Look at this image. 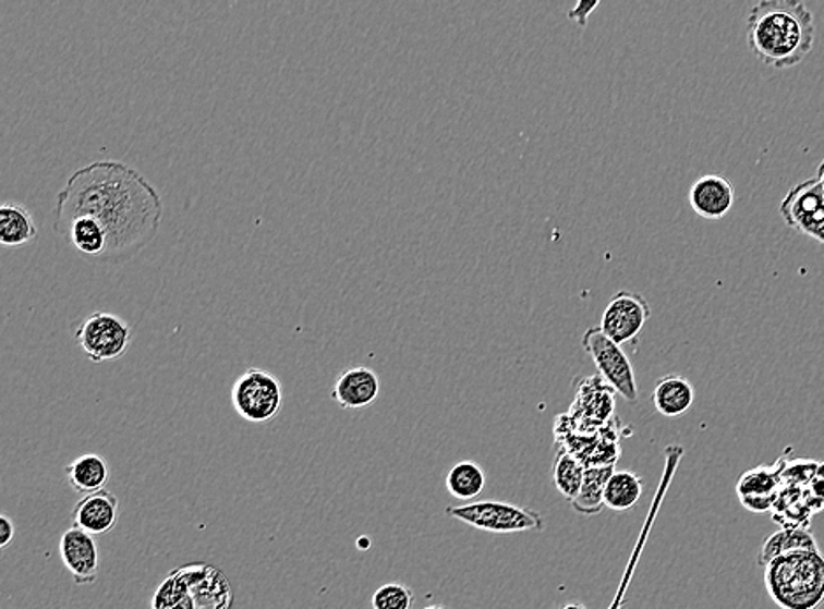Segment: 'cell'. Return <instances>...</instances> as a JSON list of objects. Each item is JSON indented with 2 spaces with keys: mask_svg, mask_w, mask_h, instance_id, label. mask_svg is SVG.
Listing matches in <instances>:
<instances>
[{
  "mask_svg": "<svg viewBox=\"0 0 824 609\" xmlns=\"http://www.w3.org/2000/svg\"><path fill=\"white\" fill-rule=\"evenodd\" d=\"M53 215L54 231L77 217L96 218L108 235L102 263H123L155 240L163 206L140 171L120 160H97L69 176Z\"/></svg>",
  "mask_w": 824,
  "mask_h": 609,
  "instance_id": "6da1fadb",
  "label": "cell"
},
{
  "mask_svg": "<svg viewBox=\"0 0 824 609\" xmlns=\"http://www.w3.org/2000/svg\"><path fill=\"white\" fill-rule=\"evenodd\" d=\"M814 41V14L803 2L763 0L749 13V50L768 68H795L811 53Z\"/></svg>",
  "mask_w": 824,
  "mask_h": 609,
  "instance_id": "7a4b0ae2",
  "label": "cell"
},
{
  "mask_svg": "<svg viewBox=\"0 0 824 609\" xmlns=\"http://www.w3.org/2000/svg\"><path fill=\"white\" fill-rule=\"evenodd\" d=\"M765 587L783 609H815L824 600V556L821 550L786 553L765 565Z\"/></svg>",
  "mask_w": 824,
  "mask_h": 609,
  "instance_id": "3957f363",
  "label": "cell"
},
{
  "mask_svg": "<svg viewBox=\"0 0 824 609\" xmlns=\"http://www.w3.org/2000/svg\"><path fill=\"white\" fill-rule=\"evenodd\" d=\"M445 513L476 531L493 534H519L544 531L545 519L538 511L501 501H476L449 506Z\"/></svg>",
  "mask_w": 824,
  "mask_h": 609,
  "instance_id": "277c9868",
  "label": "cell"
},
{
  "mask_svg": "<svg viewBox=\"0 0 824 609\" xmlns=\"http://www.w3.org/2000/svg\"><path fill=\"white\" fill-rule=\"evenodd\" d=\"M231 401L240 418L266 425L281 413L283 385L268 370L250 367L232 385Z\"/></svg>",
  "mask_w": 824,
  "mask_h": 609,
  "instance_id": "5b68a950",
  "label": "cell"
},
{
  "mask_svg": "<svg viewBox=\"0 0 824 609\" xmlns=\"http://www.w3.org/2000/svg\"><path fill=\"white\" fill-rule=\"evenodd\" d=\"M76 341L94 364L117 361L131 348L132 327L113 313L94 312L77 327Z\"/></svg>",
  "mask_w": 824,
  "mask_h": 609,
  "instance_id": "8992f818",
  "label": "cell"
},
{
  "mask_svg": "<svg viewBox=\"0 0 824 609\" xmlns=\"http://www.w3.org/2000/svg\"><path fill=\"white\" fill-rule=\"evenodd\" d=\"M582 348L593 358L603 381L610 385L614 392L619 393L625 401H639L633 366L621 344L614 343L599 327H593L582 338Z\"/></svg>",
  "mask_w": 824,
  "mask_h": 609,
  "instance_id": "52a82bcc",
  "label": "cell"
},
{
  "mask_svg": "<svg viewBox=\"0 0 824 609\" xmlns=\"http://www.w3.org/2000/svg\"><path fill=\"white\" fill-rule=\"evenodd\" d=\"M779 209L789 229L824 244V188L820 181L809 178L792 185Z\"/></svg>",
  "mask_w": 824,
  "mask_h": 609,
  "instance_id": "ba28073f",
  "label": "cell"
},
{
  "mask_svg": "<svg viewBox=\"0 0 824 609\" xmlns=\"http://www.w3.org/2000/svg\"><path fill=\"white\" fill-rule=\"evenodd\" d=\"M684 456V447L680 444H670L665 448V470H663L662 479L657 485L656 494H654L653 504L649 508L647 516L643 522L642 531H640L639 539L634 545L633 551H631L630 560L626 565L625 576H622L621 585L617 588L616 597L611 600V605L607 609H622L626 605V594H628V587H630L631 580H633L634 569L639 565L640 557H642L643 548L647 545L649 536L653 531L654 524H656L657 513L662 510L663 502H665L666 494L670 490L671 482H674L675 473L679 470L680 461Z\"/></svg>",
  "mask_w": 824,
  "mask_h": 609,
  "instance_id": "9c48e42d",
  "label": "cell"
},
{
  "mask_svg": "<svg viewBox=\"0 0 824 609\" xmlns=\"http://www.w3.org/2000/svg\"><path fill=\"white\" fill-rule=\"evenodd\" d=\"M651 318V306L645 297L633 292H617L605 307L599 329L617 344L631 343L639 338Z\"/></svg>",
  "mask_w": 824,
  "mask_h": 609,
  "instance_id": "30bf717a",
  "label": "cell"
},
{
  "mask_svg": "<svg viewBox=\"0 0 824 609\" xmlns=\"http://www.w3.org/2000/svg\"><path fill=\"white\" fill-rule=\"evenodd\" d=\"M59 551L76 585H90L96 582L100 569V551L96 537L82 528H68L60 537Z\"/></svg>",
  "mask_w": 824,
  "mask_h": 609,
  "instance_id": "8fae6325",
  "label": "cell"
},
{
  "mask_svg": "<svg viewBox=\"0 0 824 609\" xmlns=\"http://www.w3.org/2000/svg\"><path fill=\"white\" fill-rule=\"evenodd\" d=\"M183 574L197 609H231L234 594L220 569L208 564L183 565Z\"/></svg>",
  "mask_w": 824,
  "mask_h": 609,
  "instance_id": "7c38bea8",
  "label": "cell"
},
{
  "mask_svg": "<svg viewBox=\"0 0 824 609\" xmlns=\"http://www.w3.org/2000/svg\"><path fill=\"white\" fill-rule=\"evenodd\" d=\"M380 390V378L372 367L355 366L344 369L336 378L331 398L341 410H366L375 404Z\"/></svg>",
  "mask_w": 824,
  "mask_h": 609,
  "instance_id": "4fadbf2b",
  "label": "cell"
},
{
  "mask_svg": "<svg viewBox=\"0 0 824 609\" xmlns=\"http://www.w3.org/2000/svg\"><path fill=\"white\" fill-rule=\"evenodd\" d=\"M735 204V188L731 181L719 174L698 178L689 190V206L698 217L705 220L725 218Z\"/></svg>",
  "mask_w": 824,
  "mask_h": 609,
  "instance_id": "5bb4252c",
  "label": "cell"
},
{
  "mask_svg": "<svg viewBox=\"0 0 824 609\" xmlns=\"http://www.w3.org/2000/svg\"><path fill=\"white\" fill-rule=\"evenodd\" d=\"M120 502L108 490L83 496L73 510L74 527L82 528L92 536H105L118 524Z\"/></svg>",
  "mask_w": 824,
  "mask_h": 609,
  "instance_id": "9a60e30c",
  "label": "cell"
},
{
  "mask_svg": "<svg viewBox=\"0 0 824 609\" xmlns=\"http://www.w3.org/2000/svg\"><path fill=\"white\" fill-rule=\"evenodd\" d=\"M62 240L68 241L82 257L102 263L108 249V235L105 227L96 218L77 217L54 231Z\"/></svg>",
  "mask_w": 824,
  "mask_h": 609,
  "instance_id": "2e32d148",
  "label": "cell"
},
{
  "mask_svg": "<svg viewBox=\"0 0 824 609\" xmlns=\"http://www.w3.org/2000/svg\"><path fill=\"white\" fill-rule=\"evenodd\" d=\"M694 399H696V390L686 376H665L654 387V407L665 418L684 415L693 406Z\"/></svg>",
  "mask_w": 824,
  "mask_h": 609,
  "instance_id": "e0dca14e",
  "label": "cell"
},
{
  "mask_svg": "<svg viewBox=\"0 0 824 609\" xmlns=\"http://www.w3.org/2000/svg\"><path fill=\"white\" fill-rule=\"evenodd\" d=\"M65 474H68L69 485L74 492L83 494V496H90V494L105 490L106 485L109 484V478H111L108 462H106L105 456L97 455V453H85V455L77 456L76 461L68 464Z\"/></svg>",
  "mask_w": 824,
  "mask_h": 609,
  "instance_id": "ac0fdd59",
  "label": "cell"
},
{
  "mask_svg": "<svg viewBox=\"0 0 824 609\" xmlns=\"http://www.w3.org/2000/svg\"><path fill=\"white\" fill-rule=\"evenodd\" d=\"M800 550H820V545L815 541L811 531L809 528L783 527L777 533L766 537L763 547H761L760 556H758V564L765 568V565L771 564L772 560Z\"/></svg>",
  "mask_w": 824,
  "mask_h": 609,
  "instance_id": "d6986e66",
  "label": "cell"
},
{
  "mask_svg": "<svg viewBox=\"0 0 824 609\" xmlns=\"http://www.w3.org/2000/svg\"><path fill=\"white\" fill-rule=\"evenodd\" d=\"M616 473V465H599V467H585L584 484L571 508L579 515L594 516L602 513L605 508V490L608 479Z\"/></svg>",
  "mask_w": 824,
  "mask_h": 609,
  "instance_id": "ffe728a7",
  "label": "cell"
},
{
  "mask_svg": "<svg viewBox=\"0 0 824 609\" xmlns=\"http://www.w3.org/2000/svg\"><path fill=\"white\" fill-rule=\"evenodd\" d=\"M37 237L36 221L22 204L5 203L0 208V243L23 246Z\"/></svg>",
  "mask_w": 824,
  "mask_h": 609,
  "instance_id": "44dd1931",
  "label": "cell"
},
{
  "mask_svg": "<svg viewBox=\"0 0 824 609\" xmlns=\"http://www.w3.org/2000/svg\"><path fill=\"white\" fill-rule=\"evenodd\" d=\"M642 494L643 482L639 474L631 471H616L608 479L607 490H605V508L617 513L631 510L639 504Z\"/></svg>",
  "mask_w": 824,
  "mask_h": 609,
  "instance_id": "7402d4cb",
  "label": "cell"
},
{
  "mask_svg": "<svg viewBox=\"0 0 824 609\" xmlns=\"http://www.w3.org/2000/svg\"><path fill=\"white\" fill-rule=\"evenodd\" d=\"M445 485L453 499L471 501L481 496L485 488V471L473 461L458 462L447 474Z\"/></svg>",
  "mask_w": 824,
  "mask_h": 609,
  "instance_id": "603a6c76",
  "label": "cell"
},
{
  "mask_svg": "<svg viewBox=\"0 0 824 609\" xmlns=\"http://www.w3.org/2000/svg\"><path fill=\"white\" fill-rule=\"evenodd\" d=\"M786 462L779 461L777 464L760 465L756 470L748 471L740 476L737 484V494L740 497H772L779 496L777 488L783 484V474L786 470Z\"/></svg>",
  "mask_w": 824,
  "mask_h": 609,
  "instance_id": "cb8c5ba5",
  "label": "cell"
},
{
  "mask_svg": "<svg viewBox=\"0 0 824 609\" xmlns=\"http://www.w3.org/2000/svg\"><path fill=\"white\" fill-rule=\"evenodd\" d=\"M585 465L567 450H559L554 462L553 482L557 492L568 502H573L584 484Z\"/></svg>",
  "mask_w": 824,
  "mask_h": 609,
  "instance_id": "d4e9b609",
  "label": "cell"
},
{
  "mask_svg": "<svg viewBox=\"0 0 824 609\" xmlns=\"http://www.w3.org/2000/svg\"><path fill=\"white\" fill-rule=\"evenodd\" d=\"M152 609H197L180 569L169 573L155 590Z\"/></svg>",
  "mask_w": 824,
  "mask_h": 609,
  "instance_id": "484cf974",
  "label": "cell"
},
{
  "mask_svg": "<svg viewBox=\"0 0 824 609\" xmlns=\"http://www.w3.org/2000/svg\"><path fill=\"white\" fill-rule=\"evenodd\" d=\"M415 602L412 588L401 583H387L376 588L372 597L373 609H412Z\"/></svg>",
  "mask_w": 824,
  "mask_h": 609,
  "instance_id": "4316f807",
  "label": "cell"
},
{
  "mask_svg": "<svg viewBox=\"0 0 824 609\" xmlns=\"http://www.w3.org/2000/svg\"><path fill=\"white\" fill-rule=\"evenodd\" d=\"M815 471H817V462H792V464L786 465V470H784L783 474V482L786 479V482L791 485H811L815 478Z\"/></svg>",
  "mask_w": 824,
  "mask_h": 609,
  "instance_id": "83f0119b",
  "label": "cell"
},
{
  "mask_svg": "<svg viewBox=\"0 0 824 609\" xmlns=\"http://www.w3.org/2000/svg\"><path fill=\"white\" fill-rule=\"evenodd\" d=\"M777 499H779V496L740 497V502H742V506L743 508H746V510L752 511V513H766V511L774 508Z\"/></svg>",
  "mask_w": 824,
  "mask_h": 609,
  "instance_id": "f1b7e54d",
  "label": "cell"
},
{
  "mask_svg": "<svg viewBox=\"0 0 824 609\" xmlns=\"http://www.w3.org/2000/svg\"><path fill=\"white\" fill-rule=\"evenodd\" d=\"M14 539V524L10 516H0V548L5 550Z\"/></svg>",
  "mask_w": 824,
  "mask_h": 609,
  "instance_id": "f546056e",
  "label": "cell"
},
{
  "mask_svg": "<svg viewBox=\"0 0 824 609\" xmlns=\"http://www.w3.org/2000/svg\"><path fill=\"white\" fill-rule=\"evenodd\" d=\"M596 8H598V2H579V4L570 11V19L577 20V23L584 27L585 23H587V14L591 13V11L596 10Z\"/></svg>",
  "mask_w": 824,
  "mask_h": 609,
  "instance_id": "4dcf8cb0",
  "label": "cell"
},
{
  "mask_svg": "<svg viewBox=\"0 0 824 609\" xmlns=\"http://www.w3.org/2000/svg\"><path fill=\"white\" fill-rule=\"evenodd\" d=\"M811 494L812 496L820 497V499H824V479L814 478V482L811 484Z\"/></svg>",
  "mask_w": 824,
  "mask_h": 609,
  "instance_id": "1f68e13d",
  "label": "cell"
},
{
  "mask_svg": "<svg viewBox=\"0 0 824 609\" xmlns=\"http://www.w3.org/2000/svg\"><path fill=\"white\" fill-rule=\"evenodd\" d=\"M815 180L820 181V185L824 188V158L821 160L820 166H817V174H815Z\"/></svg>",
  "mask_w": 824,
  "mask_h": 609,
  "instance_id": "d6a6232c",
  "label": "cell"
},
{
  "mask_svg": "<svg viewBox=\"0 0 824 609\" xmlns=\"http://www.w3.org/2000/svg\"><path fill=\"white\" fill-rule=\"evenodd\" d=\"M815 478L824 479V462H817V471H815Z\"/></svg>",
  "mask_w": 824,
  "mask_h": 609,
  "instance_id": "836d02e7",
  "label": "cell"
},
{
  "mask_svg": "<svg viewBox=\"0 0 824 609\" xmlns=\"http://www.w3.org/2000/svg\"><path fill=\"white\" fill-rule=\"evenodd\" d=\"M561 609H587L584 605H580V602H570V605L562 606Z\"/></svg>",
  "mask_w": 824,
  "mask_h": 609,
  "instance_id": "e575fe53",
  "label": "cell"
},
{
  "mask_svg": "<svg viewBox=\"0 0 824 609\" xmlns=\"http://www.w3.org/2000/svg\"><path fill=\"white\" fill-rule=\"evenodd\" d=\"M422 609H449V608H445V606L435 605V606H427V608H422Z\"/></svg>",
  "mask_w": 824,
  "mask_h": 609,
  "instance_id": "d590c367",
  "label": "cell"
}]
</instances>
